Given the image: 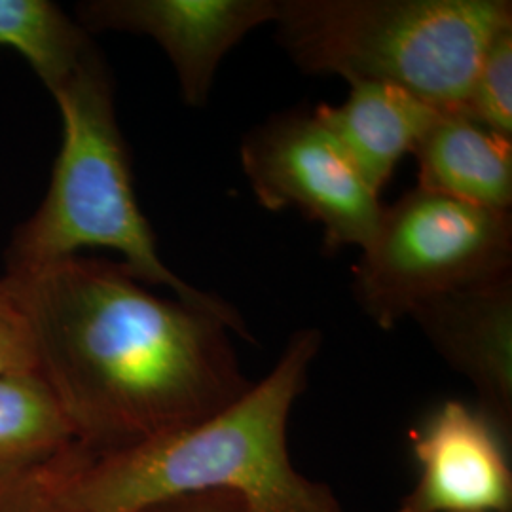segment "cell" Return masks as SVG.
Listing matches in <instances>:
<instances>
[{
	"mask_svg": "<svg viewBox=\"0 0 512 512\" xmlns=\"http://www.w3.org/2000/svg\"><path fill=\"white\" fill-rule=\"evenodd\" d=\"M6 277L38 372L93 456L207 420L253 385L222 319L150 293L122 262L76 255Z\"/></svg>",
	"mask_w": 512,
	"mask_h": 512,
	"instance_id": "cell-1",
	"label": "cell"
},
{
	"mask_svg": "<svg viewBox=\"0 0 512 512\" xmlns=\"http://www.w3.org/2000/svg\"><path fill=\"white\" fill-rule=\"evenodd\" d=\"M321 346L319 330H296L270 374L215 416L101 456L84 448L69 482L73 511L141 512L183 495L226 494L249 512H346L289 450L294 403Z\"/></svg>",
	"mask_w": 512,
	"mask_h": 512,
	"instance_id": "cell-2",
	"label": "cell"
},
{
	"mask_svg": "<svg viewBox=\"0 0 512 512\" xmlns=\"http://www.w3.org/2000/svg\"><path fill=\"white\" fill-rule=\"evenodd\" d=\"M61 116V147L37 211L19 224L6 249V275H27L84 249L124 256L141 283L173 291L177 300L213 313L243 340H253L228 302L173 274L135 198L128 150L118 128L109 71L93 52L52 95Z\"/></svg>",
	"mask_w": 512,
	"mask_h": 512,
	"instance_id": "cell-3",
	"label": "cell"
},
{
	"mask_svg": "<svg viewBox=\"0 0 512 512\" xmlns=\"http://www.w3.org/2000/svg\"><path fill=\"white\" fill-rule=\"evenodd\" d=\"M277 40L310 74L403 88L463 112L480 57L512 27L509 0H279Z\"/></svg>",
	"mask_w": 512,
	"mask_h": 512,
	"instance_id": "cell-4",
	"label": "cell"
},
{
	"mask_svg": "<svg viewBox=\"0 0 512 512\" xmlns=\"http://www.w3.org/2000/svg\"><path fill=\"white\" fill-rule=\"evenodd\" d=\"M512 217L414 188L384 207L353 270V294L380 329L420 304L512 272Z\"/></svg>",
	"mask_w": 512,
	"mask_h": 512,
	"instance_id": "cell-5",
	"label": "cell"
},
{
	"mask_svg": "<svg viewBox=\"0 0 512 512\" xmlns=\"http://www.w3.org/2000/svg\"><path fill=\"white\" fill-rule=\"evenodd\" d=\"M245 177L262 207H294L325 232L327 249L372 241L384 213L346 152L310 114H279L253 129L241 145Z\"/></svg>",
	"mask_w": 512,
	"mask_h": 512,
	"instance_id": "cell-6",
	"label": "cell"
},
{
	"mask_svg": "<svg viewBox=\"0 0 512 512\" xmlns=\"http://www.w3.org/2000/svg\"><path fill=\"white\" fill-rule=\"evenodd\" d=\"M279 0H90L78 6L86 33L150 37L169 57L190 107L209 99L222 57L277 18Z\"/></svg>",
	"mask_w": 512,
	"mask_h": 512,
	"instance_id": "cell-7",
	"label": "cell"
},
{
	"mask_svg": "<svg viewBox=\"0 0 512 512\" xmlns=\"http://www.w3.org/2000/svg\"><path fill=\"white\" fill-rule=\"evenodd\" d=\"M410 452L418 478L395 512H512L511 442L476 406L444 401Z\"/></svg>",
	"mask_w": 512,
	"mask_h": 512,
	"instance_id": "cell-8",
	"label": "cell"
},
{
	"mask_svg": "<svg viewBox=\"0 0 512 512\" xmlns=\"http://www.w3.org/2000/svg\"><path fill=\"white\" fill-rule=\"evenodd\" d=\"M410 319L475 387L476 408L512 442V272L435 296Z\"/></svg>",
	"mask_w": 512,
	"mask_h": 512,
	"instance_id": "cell-9",
	"label": "cell"
},
{
	"mask_svg": "<svg viewBox=\"0 0 512 512\" xmlns=\"http://www.w3.org/2000/svg\"><path fill=\"white\" fill-rule=\"evenodd\" d=\"M313 112L366 184L380 194L444 110L391 84L353 82L340 107L319 105Z\"/></svg>",
	"mask_w": 512,
	"mask_h": 512,
	"instance_id": "cell-10",
	"label": "cell"
},
{
	"mask_svg": "<svg viewBox=\"0 0 512 512\" xmlns=\"http://www.w3.org/2000/svg\"><path fill=\"white\" fill-rule=\"evenodd\" d=\"M414 154L418 188L490 211H511L512 139L458 112H442Z\"/></svg>",
	"mask_w": 512,
	"mask_h": 512,
	"instance_id": "cell-11",
	"label": "cell"
},
{
	"mask_svg": "<svg viewBox=\"0 0 512 512\" xmlns=\"http://www.w3.org/2000/svg\"><path fill=\"white\" fill-rule=\"evenodd\" d=\"M78 444L38 370L0 376V488L33 475Z\"/></svg>",
	"mask_w": 512,
	"mask_h": 512,
	"instance_id": "cell-12",
	"label": "cell"
},
{
	"mask_svg": "<svg viewBox=\"0 0 512 512\" xmlns=\"http://www.w3.org/2000/svg\"><path fill=\"white\" fill-rule=\"evenodd\" d=\"M0 48L21 55L52 95L95 52L86 29L50 0H0Z\"/></svg>",
	"mask_w": 512,
	"mask_h": 512,
	"instance_id": "cell-13",
	"label": "cell"
},
{
	"mask_svg": "<svg viewBox=\"0 0 512 512\" xmlns=\"http://www.w3.org/2000/svg\"><path fill=\"white\" fill-rule=\"evenodd\" d=\"M461 114L512 139V27L499 31L484 50Z\"/></svg>",
	"mask_w": 512,
	"mask_h": 512,
	"instance_id": "cell-14",
	"label": "cell"
},
{
	"mask_svg": "<svg viewBox=\"0 0 512 512\" xmlns=\"http://www.w3.org/2000/svg\"><path fill=\"white\" fill-rule=\"evenodd\" d=\"M82 452L84 446L74 444L50 465L0 488V512H74L69 482Z\"/></svg>",
	"mask_w": 512,
	"mask_h": 512,
	"instance_id": "cell-15",
	"label": "cell"
},
{
	"mask_svg": "<svg viewBox=\"0 0 512 512\" xmlns=\"http://www.w3.org/2000/svg\"><path fill=\"white\" fill-rule=\"evenodd\" d=\"M38 370L37 338L10 279L0 277V376Z\"/></svg>",
	"mask_w": 512,
	"mask_h": 512,
	"instance_id": "cell-16",
	"label": "cell"
},
{
	"mask_svg": "<svg viewBox=\"0 0 512 512\" xmlns=\"http://www.w3.org/2000/svg\"><path fill=\"white\" fill-rule=\"evenodd\" d=\"M141 512H249L238 497L226 494L183 495Z\"/></svg>",
	"mask_w": 512,
	"mask_h": 512,
	"instance_id": "cell-17",
	"label": "cell"
}]
</instances>
